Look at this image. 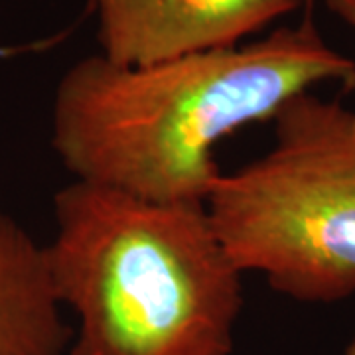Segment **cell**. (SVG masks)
I'll use <instances>...</instances> for the list:
<instances>
[{"instance_id":"5b68a950","label":"cell","mask_w":355,"mask_h":355,"mask_svg":"<svg viewBox=\"0 0 355 355\" xmlns=\"http://www.w3.org/2000/svg\"><path fill=\"white\" fill-rule=\"evenodd\" d=\"M46 245L0 211V355H67L71 330Z\"/></svg>"},{"instance_id":"ba28073f","label":"cell","mask_w":355,"mask_h":355,"mask_svg":"<svg viewBox=\"0 0 355 355\" xmlns=\"http://www.w3.org/2000/svg\"><path fill=\"white\" fill-rule=\"evenodd\" d=\"M302 2H304L308 8H312V6H314V0H302Z\"/></svg>"},{"instance_id":"277c9868","label":"cell","mask_w":355,"mask_h":355,"mask_svg":"<svg viewBox=\"0 0 355 355\" xmlns=\"http://www.w3.org/2000/svg\"><path fill=\"white\" fill-rule=\"evenodd\" d=\"M302 0H89L105 60L146 65L233 48Z\"/></svg>"},{"instance_id":"3957f363","label":"cell","mask_w":355,"mask_h":355,"mask_svg":"<svg viewBox=\"0 0 355 355\" xmlns=\"http://www.w3.org/2000/svg\"><path fill=\"white\" fill-rule=\"evenodd\" d=\"M263 156L219 174L209 221L241 272L298 302L355 292V111L312 91L292 97Z\"/></svg>"},{"instance_id":"8992f818","label":"cell","mask_w":355,"mask_h":355,"mask_svg":"<svg viewBox=\"0 0 355 355\" xmlns=\"http://www.w3.org/2000/svg\"><path fill=\"white\" fill-rule=\"evenodd\" d=\"M326 6L355 32V0H326Z\"/></svg>"},{"instance_id":"52a82bcc","label":"cell","mask_w":355,"mask_h":355,"mask_svg":"<svg viewBox=\"0 0 355 355\" xmlns=\"http://www.w3.org/2000/svg\"><path fill=\"white\" fill-rule=\"evenodd\" d=\"M345 355H355V334L354 338H352V342H349V345L345 347Z\"/></svg>"},{"instance_id":"6da1fadb","label":"cell","mask_w":355,"mask_h":355,"mask_svg":"<svg viewBox=\"0 0 355 355\" xmlns=\"http://www.w3.org/2000/svg\"><path fill=\"white\" fill-rule=\"evenodd\" d=\"M326 81L355 89V62L310 16L265 38L146 65L93 53L65 71L51 146L79 182L160 203L205 205L221 174L214 148Z\"/></svg>"},{"instance_id":"7a4b0ae2","label":"cell","mask_w":355,"mask_h":355,"mask_svg":"<svg viewBox=\"0 0 355 355\" xmlns=\"http://www.w3.org/2000/svg\"><path fill=\"white\" fill-rule=\"evenodd\" d=\"M53 217L51 280L77 316L67 355H231L243 272L205 205L73 180Z\"/></svg>"}]
</instances>
